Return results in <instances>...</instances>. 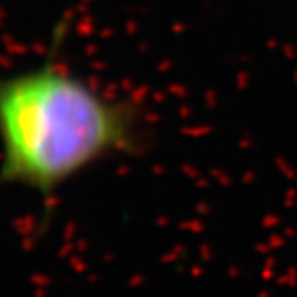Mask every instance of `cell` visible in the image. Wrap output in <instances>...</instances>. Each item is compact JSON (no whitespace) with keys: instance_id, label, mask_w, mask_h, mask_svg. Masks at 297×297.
<instances>
[{"instance_id":"cell-1","label":"cell","mask_w":297,"mask_h":297,"mask_svg":"<svg viewBox=\"0 0 297 297\" xmlns=\"http://www.w3.org/2000/svg\"><path fill=\"white\" fill-rule=\"evenodd\" d=\"M145 132L131 102L45 61L0 77V186L36 192L45 208L97 163L140 152Z\"/></svg>"}]
</instances>
